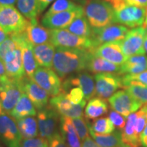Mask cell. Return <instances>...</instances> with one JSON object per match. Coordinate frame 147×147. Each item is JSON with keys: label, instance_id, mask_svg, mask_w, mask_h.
Masks as SVG:
<instances>
[{"label": "cell", "instance_id": "6da1fadb", "mask_svg": "<svg viewBox=\"0 0 147 147\" xmlns=\"http://www.w3.org/2000/svg\"><path fill=\"white\" fill-rule=\"evenodd\" d=\"M89 50L56 47L53 68L61 79L86 70Z\"/></svg>", "mask_w": 147, "mask_h": 147}, {"label": "cell", "instance_id": "7a4b0ae2", "mask_svg": "<svg viewBox=\"0 0 147 147\" xmlns=\"http://www.w3.org/2000/svg\"><path fill=\"white\" fill-rule=\"evenodd\" d=\"M111 5L115 14V23L135 28L144 24L146 8L134 6L125 0H106Z\"/></svg>", "mask_w": 147, "mask_h": 147}, {"label": "cell", "instance_id": "3957f363", "mask_svg": "<svg viewBox=\"0 0 147 147\" xmlns=\"http://www.w3.org/2000/svg\"><path fill=\"white\" fill-rule=\"evenodd\" d=\"M84 10L92 28H102L115 24L114 10L106 0H87Z\"/></svg>", "mask_w": 147, "mask_h": 147}, {"label": "cell", "instance_id": "277c9868", "mask_svg": "<svg viewBox=\"0 0 147 147\" xmlns=\"http://www.w3.org/2000/svg\"><path fill=\"white\" fill-rule=\"evenodd\" d=\"M50 42L55 47L91 50L94 49L91 38H83L72 34L67 29H50Z\"/></svg>", "mask_w": 147, "mask_h": 147}, {"label": "cell", "instance_id": "5b68a950", "mask_svg": "<svg viewBox=\"0 0 147 147\" xmlns=\"http://www.w3.org/2000/svg\"><path fill=\"white\" fill-rule=\"evenodd\" d=\"M23 93L19 80L8 78L0 82V113L10 115Z\"/></svg>", "mask_w": 147, "mask_h": 147}, {"label": "cell", "instance_id": "8992f818", "mask_svg": "<svg viewBox=\"0 0 147 147\" xmlns=\"http://www.w3.org/2000/svg\"><path fill=\"white\" fill-rule=\"evenodd\" d=\"M60 117L58 112L50 104L39 110L37 114V121L40 137L49 140L59 132Z\"/></svg>", "mask_w": 147, "mask_h": 147}, {"label": "cell", "instance_id": "52a82bcc", "mask_svg": "<svg viewBox=\"0 0 147 147\" xmlns=\"http://www.w3.org/2000/svg\"><path fill=\"white\" fill-rule=\"evenodd\" d=\"M29 21L14 5H0V26L10 34L23 32Z\"/></svg>", "mask_w": 147, "mask_h": 147}, {"label": "cell", "instance_id": "ba28073f", "mask_svg": "<svg viewBox=\"0 0 147 147\" xmlns=\"http://www.w3.org/2000/svg\"><path fill=\"white\" fill-rule=\"evenodd\" d=\"M80 88L83 91L84 99L89 100L95 95L94 76L88 71L83 70L67 77L62 82V92L67 91L71 87Z\"/></svg>", "mask_w": 147, "mask_h": 147}, {"label": "cell", "instance_id": "9c48e42d", "mask_svg": "<svg viewBox=\"0 0 147 147\" xmlns=\"http://www.w3.org/2000/svg\"><path fill=\"white\" fill-rule=\"evenodd\" d=\"M129 30L128 27L119 24H113L102 28H92L91 39L93 42L94 49L103 44L122 41Z\"/></svg>", "mask_w": 147, "mask_h": 147}, {"label": "cell", "instance_id": "30bf717a", "mask_svg": "<svg viewBox=\"0 0 147 147\" xmlns=\"http://www.w3.org/2000/svg\"><path fill=\"white\" fill-rule=\"evenodd\" d=\"M95 95L100 98L109 99L117 90L123 88L121 76L115 73H98L94 75Z\"/></svg>", "mask_w": 147, "mask_h": 147}, {"label": "cell", "instance_id": "8fae6325", "mask_svg": "<svg viewBox=\"0 0 147 147\" xmlns=\"http://www.w3.org/2000/svg\"><path fill=\"white\" fill-rule=\"evenodd\" d=\"M32 79L40 87L45 89L51 96H56L62 93V82L61 78L51 68L38 67Z\"/></svg>", "mask_w": 147, "mask_h": 147}, {"label": "cell", "instance_id": "7c38bea8", "mask_svg": "<svg viewBox=\"0 0 147 147\" xmlns=\"http://www.w3.org/2000/svg\"><path fill=\"white\" fill-rule=\"evenodd\" d=\"M0 139L7 147H21L23 138L16 121L6 113H0Z\"/></svg>", "mask_w": 147, "mask_h": 147}, {"label": "cell", "instance_id": "4fadbf2b", "mask_svg": "<svg viewBox=\"0 0 147 147\" xmlns=\"http://www.w3.org/2000/svg\"><path fill=\"white\" fill-rule=\"evenodd\" d=\"M146 29L138 27L129 30L122 41L121 46L123 52L127 57L138 55H144V41Z\"/></svg>", "mask_w": 147, "mask_h": 147}, {"label": "cell", "instance_id": "5bb4252c", "mask_svg": "<svg viewBox=\"0 0 147 147\" xmlns=\"http://www.w3.org/2000/svg\"><path fill=\"white\" fill-rule=\"evenodd\" d=\"M49 104L53 106L61 116L69 117L70 119L80 118L83 117V110L87 104L84 99L78 104H73L65 93L53 97L50 100Z\"/></svg>", "mask_w": 147, "mask_h": 147}, {"label": "cell", "instance_id": "9a60e30c", "mask_svg": "<svg viewBox=\"0 0 147 147\" xmlns=\"http://www.w3.org/2000/svg\"><path fill=\"white\" fill-rule=\"evenodd\" d=\"M84 14V8L80 5L74 10L59 12L52 15L44 16L42 19V25L49 29H67L77 17Z\"/></svg>", "mask_w": 147, "mask_h": 147}, {"label": "cell", "instance_id": "2e32d148", "mask_svg": "<svg viewBox=\"0 0 147 147\" xmlns=\"http://www.w3.org/2000/svg\"><path fill=\"white\" fill-rule=\"evenodd\" d=\"M111 108L127 118L142 107V104L135 100L126 90L117 91L108 99Z\"/></svg>", "mask_w": 147, "mask_h": 147}, {"label": "cell", "instance_id": "e0dca14e", "mask_svg": "<svg viewBox=\"0 0 147 147\" xmlns=\"http://www.w3.org/2000/svg\"><path fill=\"white\" fill-rule=\"evenodd\" d=\"M16 34L18 38L17 47L5 55L3 61L6 69L7 75L9 78L20 80L26 75L23 67L20 33H16Z\"/></svg>", "mask_w": 147, "mask_h": 147}, {"label": "cell", "instance_id": "ac0fdd59", "mask_svg": "<svg viewBox=\"0 0 147 147\" xmlns=\"http://www.w3.org/2000/svg\"><path fill=\"white\" fill-rule=\"evenodd\" d=\"M19 82L22 91L30 99L36 109L39 111L47 107L49 95L45 89L27 76L20 79Z\"/></svg>", "mask_w": 147, "mask_h": 147}, {"label": "cell", "instance_id": "d6986e66", "mask_svg": "<svg viewBox=\"0 0 147 147\" xmlns=\"http://www.w3.org/2000/svg\"><path fill=\"white\" fill-rule=\"evenodd\" d=\"M90 51L95 56L107 60L118 65H123L128 58L123 52L121 46V41L103 44Z\"/></svg>", "mask_w": 147, "mask_h": 147}, {"label": "cell", "instance_id": "ffe728a7", "mask_svg": "<svg viewBox=\"0 0 147 147\" xmlns=\"http://www.w3.org/2000/svg\"><path fill=\"white\" fill-rule=\"evenodd\" d=\"M23 34L33 47L50 42V29L40 25L37 19L29 21Z\"/></svg>", "mask_w": 147, "mask_h": 147}, {"label": "cell", "instance_id": "44dd1931", "mask_svg": "<svg viewBox=\"0 0 147 147\" xmlns=\"http://www.w3.org/2000/svg\"><path fill=\"white\" fill-rule=\"evenodd\" d=\"M89 51L90 54L88 57L86 70L95 74L98 73H115L119 74L121 65H116L107 60L95 56L91 51L89 50Z\"/></svg>", "mask_w": 147, "mask_h": 147}, {"label": "cell", "instance_id": "7402d4cb", "mask_svg": "<svg viewBox=\"0 0 147 147\" xmlns=\"http://www.w3.org/2000/svg\"><path fill=\"white\" fill-rule=\"evenodd\" d=\"M20 37H21L24 70L25 75L32 78L39 65L35 59L33 46L26 40L23 32L20 33Z\"/></svg>", "mask_w": 147, "mask_h": 147}, {"label": "cell", "instance_id": "603a6c76", "mask_svg": "<svg viewBox=\"0 0 147 147\" xmlns=\"http://www.w3.org/2000/svg\"><path fill=\"white\" fill-rule=\"evenodd\" d=\"M56 47L50 42L33 47L35 59L40 67L51 68Z\"/></svg>", "mask_w": 147, "mask_h": 147}, {"label": "cell", "instance_id": "cb8c5ba5", "mask_svg": "<svg viewBox=\"0 0 147 147\" xmlns=\"http://www.w3.org/2000/svg\"><path fill=\"white\" fill-rule=\"evenodd\" d=\"M59 129L60 134L68 147H81L80 139L75 129L71 119L61 116Z\"/></svg>", "mask_w": 147, "mask_h": 147}, {"label": "cell", "instance_id": "d4e9b609", "mask_svg": "<svg viewBox=\"0 0 147 147\" xmlns=\"http://www.w3.org/2000/svg\"><path fill=\"white\" fill-rule=\"evenodd\" d=\"M147 69V56L138 55L129 57L123 65H121L119 75L136 74Z\"/></svg>", "mask_w": 147, "mask_h": 147}, {"label": "cell", "instance_id": "484cf974", "mask_svg": "<svg viewBox=\"0 0 147 147\" xmlns=\"http://www.w3.org/2000/svg\"><path fill=\"white\" fill-rule=\"evenodd\" d=\"M36 108L28 96L23 93L21 98L10 115L15 121L27 117H35L36 115Z\"/></svg>", "mask_w": 147, "mask_h": 147}, {"label": "cell", "instance_id": "4316f807", "mask_svg": "<svg viewBox=\"0 0 147 147\" xmlns=\"http://www.w3.org/2000/svg\"><path fill=\"white\" fill-rule=\"evenodd\" d=\"M137 112L131 113L127 118L126 124L122 131L123 141L131 147H140L141 146V141L138 136L135 129L136 121L137 119Z\"/></svg>", "mask_w": 147, "mask_h": 147}, {"label": "cell", "instance_id": "83f0119b", "mask_svg": "<svg viewBox=\"0 0 147 147\" xmlns=\"http://www.w3.org/2000/svg\"><path fill=\"white\" fill-rule=\"evenodd\" d=\"M108 105L106 100L100 97H93L89 100L84 109V116L87 120H95L107 114Z\"/></svg>", "mask_w": 147, "mask_h": 147}, {"label": "cell", "instance_id": "f1b7e54d", "mask_svg": "<svg viewBox=\"0 0 147 147\" xmlns=\"http://www.w3.org/2000/svg\"><path fill=\"white\" fill-rule=\"evenodd\" d=\"M89 130L91 136L100 147H117L124 143L123 141L122 131L119 129L115 130L110 134H98L90 129Z\"/></svg>", "mask_w": 147, "mask_h": 147}, {"label": "cell", "instance_id": "f546056e", "mask_svg": "<svg viewBox=\"0 0 147 147\" xmlns=\"http://www.w3.org/2000/svg\"><path fill=\"white\" fill-rule=\"evenodd\" d=\"M20 133L24 138H33L38 136V121L34 117H27L16 121Z\"/></svg>", "mask_w": 147, "mask_h": 147}, {"label": "cell", "instance_id": "4dcf8cb0", "mask_svg": "<svg viewBox=\"0 0 147 147\" xmlns=\"http://www.w3.org/2000/svg\"><path fill=\"white\" fill-rule=\"evenodd\" d=\"M67 29L72 34L83 38H91L92 36V27L84 14L77 17Z\"/></svg>", "mask_w": 147, "mask_h": 147}, {"label": "cell", "instance_id": "1f68e13d", "mask_svg": "<svg viewBox=\"0 0 147 147\" xmlns=\"http://www.w3.org/2000/svg\"><path fill=\"white\" fill-rule=\"evenodd\" d=\"M16 8L28 21L36 20L39 16L38 0H17Z\"/></svg>", "mask_w": 147, "mask_h": 147}, {"label": "cell", "instance_id": "d6a6232c", "mask_svg": "<svg viewBox=\"0 0 147 147\" xmlns=\"http://www.w3.org/2000/svg\"><path fill=\"white\" fill-rule=\"evenodd\" d=\"M88 127L98 134H110L115 130V127L108 117L96 119L92 123L87 119Z\"/></svg>", "mask_w": 147, "mask_h": 147}, {"label": "cell", "instance_id": "836d02e7", "mask_svg": "<svg viewBox=\"0 0 147 147\" xmlns=\"http://www.w3.org/2000/svg\"><path fill=\"white\" fill-rule=\"evenodd\" d=\"M125 90L131 95L135 100L142 105L147 104V85L132 82L124 87Z\"/></svg>", "mask_w": 147, "mask_h": 147}, {"label": "cell", "instance_id": "e575fe53", "mask_svg": "<svg viewBox=\"0 0 147 147\" xmlns=\"http://www.w3.org/2000/svg\"><path fill=\"white\" fill-rule=\"evenodd\" d=\"M79 5L80 4H77L76 2L71 0H55L50 8L46 12L45 16L52 15L59 12L74 10L78 8Z\"/></svg>", "mask_w": 147, "mask_h": 147}, {"label": "cell", "instance_id": "d590c367", "mask_svg": "<svg viewBox=\"0 0 147 147\" xmlns=\"http://www.w3.org/2000/svg\"><path fill=\"white\" fill-rule=\"evenodd\" d=\"M138 116L135 124V129L138 136L140 138V136L144 131L145 127L147 125V104L141 108L139 111L137 112Z\"/></svg>", "mask_w": 147, "mask_h": 147}, {"label": "cell", "instance_id": "8d00e7d4", "mask_svg": "<svg viewBox=\"0 0 147 147\" xmlns=\"http://www.w3.org/2000/svg\"><path fill=\"white\" fill-rule=\"evenodd\" d=\"M121 81H122L123 88L132 82H138L147 85V69L142 72L136 74L121 75Z\"/></svg>", "mask_w": 147, "mask_h": 147}, {"label": "cell", "instance_id": "74e56055", "mask_svg": "<svg viewBox=\"0 0 147 147\" xmlns=\"http://www.w3.org/2000/svg\"><path fill=\"white\" fill-rule=\"evenodd\" d=\"M73 125L75 129L78 134V137L81 140L83 141L84 139L89 137V127H88L87 121L84 120L83 117L80 118L71 119Z\"/></svg>", "mask_w": 147, "mask_h": 147}, {"label": "cell", "instance_id": "f35d334b", "mask_svg": "<svg viewBox=\"0 0 147 147\" xmlns=\"http://www.w3.org/2000/svg\"><path fill=\"white\" fill-rule=\"evenodd\" d=\"M65 93L69 101L73 104H78L84 100V95L82 90L77 87H71Z\"/></svg>", "mask_w": 147, "mask_h": 147}, {"label": "cell", "instance_id": "ab89813d", "mask_svg": "<svg viewBox=\"0 0 147 147\" xmlns=\"http://www.w3.org/2000/svg\"><path fill=\"white\" fill-rule=\"evenodd\" d=\"M108 118L110 119L115 127L117 128V129L120 130L121 131H123L126 124V117L116 112L115 110H110L109 115H108Z\"/></svg>", "mask_w": 147, "mask_h": 147}, {"label": "cell", "instance_id": "60d3db41", "mask_svg": "<svg viewBox=\"0 0 147 147\" xmlns=\"http://www.w3.org/2000/svg\"><path fill=\"white\" fill-rule=\"evenodd\" d=\"M47 142L48 140L42 137L24 138L21 142V147H42Z\"/></svg>", "mask_w": 147, "mask_h": 147}, {"label": "cell", "instance_id": "b9f144b4", "mask_svg": "<svg viewBox=\"0 0 147 147\" xmlns=\"http://www.w3.org/2000/svg\"><path fill=\"white\" fill-rule=\"evenodd\" d=\"M48 141H49V147H68L60 132L55 134Z\"/></svg>", "mask_w": 147, "mask_h": 147}, {"label": "cell", "instance_id": "7bdbcfd3", "mask_svg": "<svg viewBox=\"0 0 147 147\" xmlns=\"http://www.w3.org/2000/svg\"><path fill=\"white\" fill-rule=\"evenodd\" d=\"M54 1H55V0H38L39 14H41L42 12H44L46 10V8Z\"/></svg>", "mask_w": 147, "mask_h": 147}, {"label": "cell", "instance_id": "ee69618b", "mask_svg": "<svg viewBox=\"0 0 147 147\" xmlns=\"http://www.w3.org/2000/svg\"><path fill=\"white\" fill-rule=\"evenodd\" d=\"M128 4L134 6L145 8L147 7V0H125Z\"/></svg>", "mask_w": 147, "mask_h": 147}, {"label": "cell", "instance_id": "f6af8a7d", "mask_svg": "<svg viewBox=\"0 0 147 147\" xmlns=\"http://www.w3.org/2000/svg\"><path fill=\"white\" fill-rule=\"evenodd\" d=\"M9 77L7 75L6 69H5V67L4 65V63L2 60L0 59V82L4 80L7 79Z\"/></svg>", "mask_w": 147, "mask_h": 147}, {"label": "cell", "instance_id": "bcb514c9", "mask_svg": "<svg viewBox=\"0 0 147 147\" xmlns=\"http://www.w3.org/2000/svg\"><path fill=\"white\" fill-rule=\"evenodd\" d=\"M81 147H100V146L95 142V140H93L89 136L82 141Z\"/></svg>", "mask_w": 147, "mask_h": 147}, {"label": "cell", "instance_id": "7dc6e473", "mask_svg": "<svg viewBox=\"0 0 147 147\" xmlns=\"http://www.w3.org/2000/svg\"><path fill=\"white\" fill-rule=\"evenodd\" d=\"M10 33H8L3 27L0 26V45L10 36Z\"/></svg>", "mask_w": 147, "mask_h": 147}, {"label": "cell", "instance_id": "c3c4849f", "mask_svg": "<svg viewBox=\"0 0 147 147\" xmlns=\"http://www.w3.org/2000/svg\"><path fill=\"white\" fill-rule=\"evenodd\" d=\"M17 0H0V5H14Z\"/></svg>", "mask_w": 147, "mask_h": 147}, {"label": "cell", "instance_id": "681fc988", "mask_svg": "<svg viewBox=\"0 0 147 147\" xmlns=\"http://www.w3.org/2000/svg\"><path fill=\"white\" fill-rule=\"evenodd\" d=\"M147 140V125H146V126L145 127L144 131H142V133L140 136L141 144H142V142H143V141H144V140Z\"/></svg>", "mask_w": 147, "mask_h": 147}, {"label": "cell", "instance_id": "f907efd6", "mask_svg": "<svg viewBox=\"0 0 147 147\" xmlns=\"http://www.w3.org/2000/svg\"><path fill=\"white\" fill-rule=\"evenodd\" d=\"M144 49L145 53H147V30H146V35H145V38H144Z\"/></svg>", "mask_w": 147, "mask_h": 147}, {"label": "cell", "instance_id": "816d5d0a", "mask_svg": "<svg viewBox=\"0 0 147 147\" xmlns=\"http://www.w3.org/2000/svg\"><path fill=\"white\" fill-rule=\"evenodd\" d=\"M71 1H74V2H76V3H79L81 5H84V3H86L87 0H71Z\"/></svg>", "mask_w": 147, "mask_h": 147}, {"label": "cell", "instance_id": "f5cc1de1", "mask_svg": "<svg viewBox=\"0 0 147 147\" xmlns=\"http://www.w3.org/2000/svg\"><path fill=\"white\" fill-rule=\"evenodd\" d=\"M146 16H145V20H144V24H143L142 27H144L145 29H147V8L146 9Z\"/></svg>", "mask_w": 147, "mask_h": 147}, {"label": "cell", "instance_id": "db71d44e", "mask_svg": "<svg viewBox=\"0 0 147 147\" xmlns=\"http://www.w3.org/2000/svg\"><path fill=\"white\" fill-rule=\"evenodd\" d=\"M117 147H131V146H129V145L127 144H125V143H123V144H122L120 146H118Z\"/></svg>", "mask_w": 147, "mask_h": 147}, {"label": "cell", "instance_id": "11a10c76", "mask_svg": "<svg viewBox=\"0 0 147 147\" xmlns=\"http://www.w3.org/2000/svg\"><path fill=\"white\" fill-rule=\"evenodd\" d=\"M142 145L143 146V147H147V140L142 142Z\"/></svg>", "mask_w": 147, "mask_h": 147}, {"label": "cell", "instance_id": "9f6ffc18", "mask_svg": "<svg viewBox=\"0 0 147 147\" xmlns=\"http://www.w3.org/2000/svg\"><path fill=\"white\" fill-rule=\"evenodd\" d=\"M42 147H49V141H48L47 143H45V145H44Z\"/></svg>", "mask_w": 147, "mask_h": 147}, {"label": "cell", "instance_id": "6f0895ef", "mask_svg": "<svg viewBox=\"0 0 147 147\" xmlns=\"http://www.w3.org/2000/svg\"><path fill=\"white\" fill-rule=\"evenodd\" d=\"M0 147H2V146H1V144H0Z\"/></svg>", "mask_w": 147, "mask_h": 147}]
</instances>
